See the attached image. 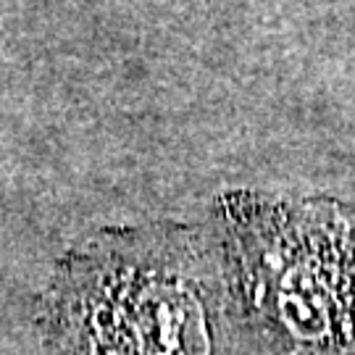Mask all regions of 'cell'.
<instances>
[{"mask_svg": "<svg viewBox=\"0 0 355 355\" xmlns=\"http://www.w3.org/2000/svg\"><path fill=\"white\" fill-rule=\"evenodd\" d=\"M53 345L58 355L211 353L195 290L132 261H105L66 279Z\"/></svg>", "mask_w": 355, "mask_h": 355, "instance_id": "cell-1", "label": "cell"}]
</instances>
